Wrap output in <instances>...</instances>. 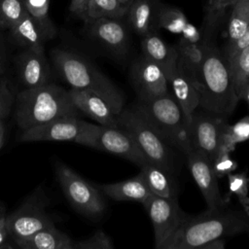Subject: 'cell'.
Returning <instances> with one entry per match:
<instances>
[{"instance_id": "cell-1", "label": "cell", "mask_w": 249, "mask_h": 249, "mask_svg": "<svg viewBox=\"0 0 249 249\" xmlns=\"http://www.w3.org/2000/svg\"><path fill=\"white\" fill-rule=\"evenodd\" d=\"M249 232V215L241 207L230 206L227 200L197 215L188 216L160 249H198L202 244Z\"/></svg>"}, {"instance_id": "cell-2", "label": "cell", "mask_w": 249, "mask_h": 249, "mask_svg": "<svg viewBox=\"0 0 249 249\" xmlns=\"http://www.w3.org/2000/svg\"><path fill=\"white\" fill-rule=\"evenodd\" d=\"M204 44V56L194 78L199 108L228 118L239 102L231 67L215 46Z\"/></svg>"}, {"instance_id": "cell-3", "label": "cell", "mask_w": 249, "mask_h": 249, "mask_svg": "<svg viewBox=\"0 0 249 249\" xmlns=\"http://www.w3.org/2000/svg\"><path fill=\"white\" fill-rule=\"evenodd\" d=\"M51 58L61 79L71 89L99 95L116 115L124 109L123 91L85 55L70 50L53 49L51 52Z\"/></svg>"}, {"instance_id": "cell-4", "label": "cell", "mask_w": 249, "mask_h": 249, "mask_svg": "<svg viewBox=\"0 0 249 249\" xmlns=\"http://www.w3.org/2000/svg\"><path fill=\"white\" fill-rule=\"evenodd\" d=\"M69 90L56 84L24 89L17 96L16 121L19 128L41 125L63 117H79Z\"/></svg>"}, {"instance_id": "cell-5", "label": "cell", "mask_w": 249, "mask_h": 249, "mask_svg": "<svg viewBox=\"0 0 249 249\" xmlns=\"http://www.w3.org/2000/svg\"><path fill=\"white\" fill-rule=\"evenodd\" d=\"M133 107L173 148L181 151L185 156L191 151L189 123L171 93L149 100H138Z\"/></svg>"}, {"instance_id": "cell-6", "label": "cell", "mask_w": 249, "mask_h": 249, "mask_svg": "<svg viewBox=\"0 0 249 249\" xmlns=\"http://www.w3.org/2000/svg\"><path fill=\"white\" fill-rule=\"evenodd\" d=\"M117 123L130 133L149 162L176 174L173 147L139 111L133 106L123 109L117 115Z\"/></svg>"}, {"instance_id": "cell-7", "label": "cell", "mask_w": 249, "mask_h": 249, "mask_svg": "<svg viewBox=\"0 0 249 249\" xmlns=\"http://www.w3.org/2000/svg\"><path fill=\"white\" fill-rule=\"evenodd\" d=\"M54 173L65 197L77 212L95 220L103 216L107 205L99 188L61 161L54 163Z\"/></svg>"}, {"instance_id": "cell-8", "label": "cell", "mask_w": 249, "mask_h": 249, "mask_svg": "<svg viewBox=\"0 0 249 249\" xmlns=\"http://www.w3.org/2000/svg\"><path fill=\"white\" fill-rule=\"evenodd\" d=\"M79 144L118 156L140 167L149 162L130 133L120 126H107L87 122Z\"/></svg>"}, {"instance_id": "cell-9", "label": "cell", "mask_w": 249, "mask_h": 249, "mask_svg": "<svg viewBox=\"0 0 249 249\" xmlns=\"http://www.w3.org/2000/svg\"><path fill=\"white\" fill-rule=\"evenodd\" d=\"M48 204L45 192L38 187L18 208L7 214L6 226L11 242L54 226V221L47 211Z\"/></svg>"}, {"instance_id": "cell-10", "label": "cell", "mask_w": 249, "mask_h": 249, "mask_svg": "<svg viewBox=\"0 0 249 249\" xmlns=\"http://www.w3.org/2000/svg\"><path fill=\"white\" fill-rule=\"evenodd\" d=\"M154 230L155 247L162 244L180 228L189 216L179 206L177 199L152 196L144 204Z\"/></svg>"}, {"instance_id": "cell-11", "label": "cell", "mask_w": 249, "mask_h": 249, "mask_svg": "<svg viewBox=\"0 0 249 249\" xmlns=\"http://www.w3.org/2000/svg\"><path fill=\"white\" fill-rule=\"evenodd\" d=\"M227 117L213 114L201 109L195 111L190 123L192 148L204 153L211 161L214 160L221 147Z\"/></svg>"}, {"instance_id": "cell-12", "label": "cell", "mask_w": 249, "mask_h": 249, "mask_svg": "<svg viewBox=\"0 0 249 249\" xmlns=\"http://www.w3.org/2000/svg\"><path fill=\"white\" fill-rule=\"evenodd\" d=\"M130 77L138 100H149L171 93L164 71L143 54L133 61Z\"/></svg>"}, {"instance_id": "cell-13", "label": "cell", "mask_w": 249, "mask_h": 249, "mask_svg": "<svg viewBox=\"0 0 249 249\" xmlns=\"http://www.w3.org/2000/svg\"><path fill=\"white\" fill-rule=\"evenodd\" d=\"M86 121L79 117H63L49 123L22 130L23 142L59 141L80 143L86 127Z\"/></svg>"}, {"instance_id": "cell-14", "label": "cell", "mask_w": 249, "mask_h": 249, "mask_svg": "<svg viewBox=\"0 0 249 249\" xmlns=\"http://www.w3.org/2000/svg\"><path fill=\"white\" fill-rule=\"evenodd\" d=\"M9 30L13 40L24 49H45V44L56 35V27L49 16L36 18L28 12Z\"/></svg>"}, {"instance_id": "cell-15", "label": "cell", "mask_w": 249, "mask_h": 249, "mask_svg": "<svg viewBox=\"0 0 249 249\" xmlns=\"http://www.w3.org/2000/svg\"><path fill=\"white\" fill-rule=\"evenodd\" d=\"M190 172L200 190L207 207H217L227 200L221 196L218 177L211 160L202 152L192 148L186 155Z\"/></svg>"}, {"instance_id": "cell-16", "label": "cell", "mask_w": 249, "mask_h": 249, "mask_svg": "<svg viewBox=\"0 0 249 249\" xmlns=\"http://www.w3.org/2000/svg\"><path fill=\"white\" fill-rule=\"evenodd\" d=\"M89 35L112 53L124 56L129 46V35L121 18H100L86 22Z\"/></svg>"}, {"instance_id": "cell-17", "label": "cell", "mask_w": 249, "mask_h": 249, "mask_svg": "<svg viewBox=\"0 0 249 249\" xmlns=\"http://www.w3.org/2000/svg\"><path fill=\"white\" fill-rule=\"evenodd\" d=\"M19 80L24 89L41 87L50 83L51 67L45 49H24L16 58Z\"/></svg>"}, {"instance_id": "cell-18", "label": "cell", "mask_w": 249, "mask_h": 249, "mask_svg": "<svg viewBox=\"0 0 249 249\" xmlns=\"http://www.w3.org/2000/svg\"><path fill=\"white\" fill-rule=\"evenodd\" d=\"M70 96L76 108L101 125L118 126L117 115L99 95L82 89H70Z\"/></svg>"}, {"instance_id": "cell-19", "label": "cell", "mask_w": 249, "mask_h": 249, "mask_svg": "<svg viewBox=\"0 0 249 249\" xmlns=\"http://www.w3.org/2000/svg\"><path fill=\"white\" fill-rule=\"evenodd\" d=\"M142 54L157 63L165 73L167 79L177 70V47L166 44L154 31L142 36Z\"/></svg>"}, {"instance_id": "cell-20", "label": "cell", "mask_w": 249, "mask_h": 249, "mask_svg": "<svg viewBox=\"0 0 249 249\" xmlns=\"http://www.w3.org/2000/svg\"><path fill=\"white\" fill-rule=\"evenodd\" d=\"M74 243L75 240L55 225L12 241L14 247L20 249H74Z\"/></svg>"}, {"instance_id": "cell-21", "label": "cell", "mask_w": 249, "mask_h": 249, "mask_svg": "<svg viewBox=\"0 0 249 249\" xmlns=\"http://www.w3.org/2000/svg\"><path fill=\"white\" fill-rule=\"evenodd\" d=\"M99 189L103 195L116 201H134L142 205L153 196L139 173L121 182L101 185Z\"/></svg>"}, {"instance_id": "cell-22", "label": "cell", "mask_w": 249, "mask_h": 249, "mask_svg": "<svg viewBox=\"0 0 249 249\" xmlns=\"http://www.w3.org/2000/svg\"><path fill=\"white\" fill-rule=\"evenodd\" d=\"M168 82L171 94L180 105L190 125L195 111L199 108L198 95L194 86L193 78L177 68L168 78Z\"/></svg>"}, {"instance_id": "cell-23", "label": "cell", "mask_w": 249, "mask_h": 249, "mask_svg": "<svg viewBox=\"0 0 249 249\" xmlns=\"http://www.w3.org/2000/svg\"><path fill=\"white\" fill-rule=\"evenodd\" d=\"M140 168L139 174L154 196L177 199L178 187L174 174L151 162L145 163Z\"/></svg>"}, {"instance_id": "cell-24", "label": "cell", "mask_w": 249, "mask_h": 249, "mask_svg": "<svg viewBox=\"0 0 249 249\" xmlns=\"http://www.w3.org/2000/svg\"><path fill=\"white\" fill-rule=\"evenodd\" d=\"M126 15L131 27L141 37L153 31L157 15L154 0H131Z\"/></svg>"}, {"instance_id": "cell-25", "label": "cell", "mask_w": 249, "mask_h": 249, "mask_svg": "<svg viewBox=\"0 0 249 249\" xmlns=\"http://www.w3.org/2000/svg\"><path fill=\"white\" fill-rule=\"evenodd\" d=\"M204 50L205 44L204 43H197V44H191L186 43L184 41H179L177 46L178 51V62L177 68L184 73L188 74L193 78L199 67L203 56H204Z\"/></svg>"}, {"instance_id": "cell-26", "label": "cell", "mask_w": 249, "mask_h": 249, "mask_svg": "<svg viewBox=\"0 0 249 249\" xmlns=\"http://www.w3.org/2000/svg\"><path fill=\"white\" fill-rule=\"evenodd\" d=\"M249 24V0H240L231 8L227 26L226 49L233 45L244 33Z\"/></svg>"}, {"instance_id": "cell-27", "label": "cell", "mask_w": 249, "mask_h": 249, "mask_svg": "<svg viewBox=\"0 0 249 249\" xmlns=\"http://www.w3.org/2000/svg\"><path fill=\"white\" fill-rule=\"evenodd\" d=\"M128 6L120 0H90L87 7L84 21L86 23L100 18H122L127 14Z\"/></svg>"}, {"instance_id": "cell-28", "label": "cell", "mask_w": 249, "mask_h": 249, "mask_svg": "<svg viewBox=\"0 0 249 249\" xmlns=\"http://www.w3.org/2000/svg\"><path fill=\"white\" fill-rule=\"evenodd\" d=\"M229 64L232 75L235 93L240 101L249 84V45L240 50L229 61Z\"/></svg>"}, {"instance_id": "cell-29", "label": "cell", "mask_w": 249, "mask_h": 249, "mask_svg": "<svg viewBox=\"0 0 249 249\" xmlns=\"http://www.w3.org/2000/svg\"><path fill=\"white\" fill-rule=\"evenodd\" d=\"M249 140V116H245L233 124H226L221 140L220 150L233 152L238 143ZM219 150V151H220Z\"/></svg>"}, {"instance_id": "cell-30", "label": "cell", "mask_w": 249, "mask_h": 249, "mask_svg": "<svg viewBox=\"0 0 249 249\" xmlns=\"http://www.w3.org/2000/svg\"><path fill=\"white\" fill-rule=\"evenodd\" d=\"M156 22L159 27L173 34H181L188 22L185 14L178 8L161 5L157 11Z\"/></svg>"}, {"instance_id": "cell-31", "label": "cell", "mask_w": 249, "mask_h": 249, "mask_svg": "<svg viewBox=\"0 0 249 249\" xmlns=\"http://www.w3.org/2000/svg\"><path fill=\"white\" fill-rule=\"evenodd\" d=\"M238 1L240 0H207L203 22L205 35L215 31L227 11Z\"/></svg>"}, {"instance_id": "cell-32", "label": "cell", "mask_w": 249, "mask_h": 249, "mask_svg": "<svg viewBox=\"0 0 249 249\" xmlns=\"http://www.w3.org/2000/svg\"><path fill=\"white\" fill-rule=\"evenodd\" d=\"M26 13L25 0H0V29H10Z\"/></svg>"}, {"instance_id": "cell-33", "label": "cell", "mask_w": 249, "mask_h": 249, "mask_svg": "<svg viewBox=\"0 0 249 249\" xmlns=\"http://www.w3.org/2000/svg\"><path fill=\"white\" fill-rule=\"evenodd\" d=\"M249 178L247 175V171L241 172H232L228 175V186L229 191L231 195H234L241 207L246 211L249 215Z\"/></svg>"}, {"instance_id": "cell-34", "label": "cell", "mask_w": 249, "mask_h": 249, "mask_svg": "<svg viewBox=\"0 0 249 249\" xmlns=\"http://www.w3.org/2000/svg\"><path fill=\"white\" fill-rule=\"evenodd\" d=\"M114 243L110 236L102 230L95 231L90 236L82 240H75L74 249H113Z\"/></svg>"}, {"instance_id": "cell-35", "label": "cell", "mask_w": 249, "mask_h": 249, "mask_svg": "<svg viewBox=\"0 0 249 249\" xmlns=\"http://www.w3.org/2000/svg\"><path fill=\"white\" fill-rule=\"evenodd\" d=\"M214 172L219 178L228 176L234 172L237 168V162L231 157V153L220 150L214 160L212 161Z\"/></svg>"}, {"instance_id": "cell-36", "label": "cell", "mask_w": 249, "mask_h": 249, "mask_svg": "<svg viewBox=\"0 0 249 249\" xmlns=\"http://www.w3.org/2000/svg\"><path fill=\"white\" fill-rule=\"evenodd\" d=\"M14 103V94L10 88L9 80L4 77L0 78V120H4Z\"/></svg>"}, {"instance_id": "cell-37", "label": "cell", "mask_w": 249, "mask_h": 249, "mask_svg": "<svg viewBox=\"0 0 249 249\" xmlns=\"http://www.w3.org/2000/svg\"><path fill=\"white\" fill-rule=\"evenodd\" d=\"M27 12L36 18L48 17L50 0H25Z\"/></svg>"}, {"instance_id": "cell-38", "label": "cell", "mask_w": 249, "mask_h": 249, "mask_svg": "<svg viewBox=\"0 0 249 249\" xmlns=\"http://www.w3.org/2000/svg\"><path fill=\"white\" fill-rule=\"evenodd\" d=\"M6 220H7L6 206L2 201H0V248H7V247L13 248L14 246L10 244L11 240L7 231Z\"/></svg>"}, {"instance_id": "cell-39", "label": "cell", "mask_w": 249, "mask_h": 249, "mask_svg": "<svg viewBox=\"0 0 249 249\" xmlns=\"http://www.w3.org/2000/svg\"><path fill=\"white\" fill-rule=\"evenodd\" d=\"M247 45H249V24L246 28V30L244 31L243 35L231 47H229L228 49H225V53L224 55L227 58L228 62L243 48H245Z\"/></svg>"}, {"instance_id": "cell-40", "label": "cell", "mask_w": 249, "mask_h": 249, "mask_svg": "<svg viewBox=\"0 0 249 249\" xmlns=\"http://www.w3.org/2000/svg\"><path fill=\"white\" fill-rule=\"evenodd\" d=\"M181 41L191 44H197L201 42V33L200 31L191 22H187L183 31L181 32Z\"/></svg>"}, {"instance_id": "cell-41", "label": "cell", "mask_w": 249, "mask_h": 249, "mask_svg": "<svg viewBox=\"0 0 249 249\" xmlns=\"http://www.w3.org/2000/svg\"><path fill=\"white\" fill-rule=\"evenodd\" d=\"M90 0H70L69 11L75 15L76 17L80 18L82 20L85 18L87 7Z\"/></svg>"}, {"instance_id": "cell-42", "label": "cell", "mask_w": 249, "mask_h": 249, "mask_svg": "<svg viewBox=\"0 0 249 249\" xmlns=\"http://www.w3.org/2000/svg\"><path fill=\"white\" fill-rule=\"evenodd\" d=\"M226 238H219L202 244L198 249H223L226 245Z\"/></svg>"}, {"instance_id": "cell-43", "label": "cell", "mask_w": 249, "mask_h": 249, "mask_svg": "<svg viewBox=\"0 0 249 249\" xmlns=\"http://www.w3.org/2000/svg\"><path fill=\"white\" fill-rule=\"evenodd\" d=\"M5 142V125L3 120H0V149L3 147Z\"/></svg>"}, {"instance_id": "cell-44", "label": "cell", "mask_w": 249, "mask_h": 249, "mask_svg": "<svg viewBox=\"0 0 249 249\" xmlns=\"http://www.w3.org/2000/svg\"><path fill=\"white\" fill-rule=\"evenodd\" d=\"M4 70H5V55L0 46V75L4 72Z\"/></svg>"}, {"instance_id": "cell-45", "label": "cell", "mask_w": 249, "mask_h": 249, "mask_svg": "<svg viewBox=\"0 0 249 249\" xmlns=\"http://www.w3.org/2000/svg\"><path fill=\"white\" fill-rule=\"evenodd\" d=\"M242 100H245V101L248 103V105H249V84L247 85V87H246V89H245V91H244V95H243Z\"/></svg>"}, {"instance_id": "cell-46", "label": "cell", "mask_w": 249, "mask_h": 249, "mask_svg": "<svg viewBox=\"0 0 249 249\" xmlns=\"http://www.w3.org/2000/svg\"><path fill=\"white\" fill-rule=\"evenodd\" d=\"M123 4H125V5H129V3H130V1L131 0H120Z\"/></svg>"}]
</instances>
